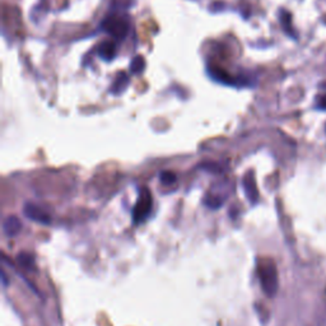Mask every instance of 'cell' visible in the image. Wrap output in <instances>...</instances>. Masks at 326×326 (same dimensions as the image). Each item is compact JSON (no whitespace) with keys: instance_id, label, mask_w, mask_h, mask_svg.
<instances>
[{"instance_id":"ba28073f","label":"cell","mask_w":326,"mask_h":326,"mask_svg":"<svg viewBox=\"0 0 326 326\" xmlns=\"http://www.w3.org/2000/svg\"><path fill=\"white\" fill-rule=\"evenodd\" d=\"M21 229H22V223L18 217H16V215H9V217H7L6 219H4L3 231L7 236L9 237L17 236Z\"/></svg>"},{"instance_id":"3957f363","label":"cell","mask_w":326,"mask_h":326,"mask_svg":"<svg viewBox=\"0 0 326 326\" xmlns=\"http://www.w3.org/2000/svg\"><path fill=\"white\" fill-rule=\"evenodd\" d=\"M153 208V198L151 191L147 188H143L139 193V198L136 200L133 209V220L135 224H141L151 215Z\"/></svg>"},{"instance_id":"52a82bcc","label":"cell","mask_w":326,"mask_h":326,"mask_svg":"<svg viewBox=\"0 0 326 326\" xmlns=\"http://www.w3.org/2000/svg\"><path fill=\"white\" fill-rule=\"evenodd\" d=\"M116 51H117L116 43H115V41H110V40L104 41V42L99 46V49H97L99 56L105 61L114 60L115 56H116Z\"/></svg>"},{"instance_id":"ac0fdd59","label":"cell","mask_w":326,"mask_h":326,"mask_svg":"<svg viewBox=\"0 0 326 326\" xmlns=\"http://www.w3.org/2000/svg\"><path fill=\"white\" fill-rule=\"evenodd\" d=\"M2 281H3V286L7 287V278H6V273L2 271Z\"/></svg>"},{"instance_id":"e0dca14e","label":"cell","mask_w":326,"mask_h":326,"mask_svg":"<svg viewBox=\"0 0 326 326\" xmlns=\"http://www.w3.org/2000/svg\"><path fill=\"white\" fill-rule=\"evenodd\" d=\"M317 109L326 110V96H321L317 99V104H316Z\"/></svg>"},{"instance_id":"7a4b0ae2","label":"cell","mask_w":326,"mask_h":326,"mask_svg":"<svg viewBox=\"0 0 326 326\" xmlns=\"http://www.w3.org/2000/svg\"><path fill=\"white\" fill-rule=\"evenodd\" d=\"M101 28L110 36H112L115 41H124L129 32V21L124 16L112 14L102 21Z\"/></svg>"},{"instance_id":"9a60e30c","label":"cell","mask_w":326,"mask_h":326,"mask_svg":"<svg viewBox=\"0 0 326 326\" xmlns=\"http://www.w3.org/2000/svg\"><path fill=\"white\" fill-rule=\"evenodd\" d=\"M176 180H177V176L171 171H163V172L159 173V181L163 185H172L176 182Z\"/></svg>"},{"instance_id":"30bf717a","label":"cell","mask_w":326,"mask_h":326,"mask_svg":"<svg viewBox=\"0 0 326 326\" xmlns=\"http://www.w3.org/2000/svg\"><path fill=\"white\" fill-rule=\"evenodd\" d=\"M279 19H281L282 27H283L284 32H286L287 35H289V37L296 38V32L292 27V17L289 12H287L286 9H282L279 12Z\"/></svg>"},{"instance_id":"4fadbf2b","label":"cell","mask_w":326,"mask_h":326,"mask_svg":"<svg viewBox=\"0 0 326 326\" xmlns=\"http://www.w3.org/2000/svg\"><path fill=\"white\" fill-rule=\"evenodd\" d=\"M224 200V198L219 197L217 194H208L204 200V204L207 205L208 208H210V209H218V208L222 207Z\"/></svg>"},{"instance_id":"277c9868","label":"cell","mask_w":326,"mask_h":326,"mask_svg":"<svg viewBox=\"0 0 326 326\" xmlns=\"http://www.w3.org/2000/svg\"><path fill=\"white\" fill-rule=\"evenodd\" d=\"M208 74L210 75L212 79H214L215 82L218 83H222V84L239 85V87H244V85H246V83H245L244 80H241V78H240V79H236V78H234L232 75L228 74L225 70L220 69V68L218 67L208 65Z\"/></svg>"},{"instance_id":"9c48e42d","label":"cell","mask_w":326,"mask_h":326,"mask_svg":"<svg viewBox=\"0 0 326 326\" xmlns=\"http://www.w3.org/2000/svg\"><path fill=\"white\" fill-rule=\"evenodd\" d=\"M129 83H130L129 75L124 72L119 73V74H117V77L115 78L114 83L111 84V89H110V92H111L114 96L122 95V93L126 90Z\"/></svg>"},{"instance_id":"5bb4252c","label":"cell","mask_w":326,"mask_h":326,"mask_svg":"<svg viewBox=\"0 0 326 326\" xmlns=\"http://www.w3.org/2000/svg\"><path fill=\"white\" fill-rule=\"evenodd\" d=\"M198 168L207 171V172L215 173V175L223 172V168L220 167L219 165H217V163H214V162H204V163H200V165L198 166Z\"/></svg>"},{"instance_id":"7c38bea8","label":"cell","mask_w":326,"mask_h":326,"mask_svg":"<svg viewBox=\"0 0 326 326\" xmlns=\"http://www.w3.org/2000/svg\"><path fill=\"white\" fill-rule=\"evenodd\" d=\"M144 69H146V59L142 55H136L130 63V72L134 75H138L144 72Z\"/></svg>"},{"instance_id":"8fae6325","label":"cell","mask_w":326,"mask_h":326,"mask_svg":"<svg viewBox=\"0 0 326 326\" xmlns=\"http://www.w3.org/2000/svg\"><path fill=\"white\" fill-rule=\"evenodd\" d=\"M17 261L19 265L26 268L27 270H36V260L35 256L29 252H19L17 256Z\"/></svg>"},{"instance_id":"8992f818","label":"cell","mask_w":326,"mask_h":326,"mask_svg":"<svg viewBox=\"0 0 326 326\" xmlns=\"http://www.w3.org/2000/svg\"><path fill=\"white\" fill-rule=\"evenodd\" d=\"M242 186H244V191L246 194L249 202L251 204H256L257 200H259V190H257L255 175L252 171H249L244 176V178H242Z\"/></svg>"},{"instance_id":"6da1fadb","label":"cell","mask_w":326,"mask_h":326,"mask_svg":"<svg viewBox=\"0 0 326 326\" xmlns=\"http://www.w3.org/2000/svg\"><path fill=\"white\" fill-rule=\"evenodd\" d=\"M257 274L261 288L269 297H273L278 292L279 279L275 264L271 260H263L257 266Z\"/></svg>"},{"instance_id":"2e32d148","label":"cell","mask_w":326,"mask_h":326,"mask_svg":"<svg viewBox=\"0 0 326 326\" xmlns=\"http://www.w3.org/2000/svg\"><path fill=\"white\" fill-rule=\"evenodd\" d=\"M225 7L224 3H222V2H215V3H213L212 6H210V12H214V13H217V12L219 11H223Z\"/></svg>"},{"instance_id":"5b68a950","label":"cell","mask_w":326,"mask_h":326,"mask_svg":"<svg viewBox=\"0 0 326 326\" xmlns=\"http://www.w3.org/2000/svg\"><path fill=\"white\" fill-rule=\"evenodd\" d=\"M23 213L28 219L33 220L36 223H41V224H49L51 222V218L48 213L43 209H41L37 205L32 204V203H27L23 208Z\"/></svg>"}]
</instances>
